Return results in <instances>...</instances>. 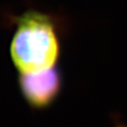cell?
<instances>
[{"mask_svg": "<svg viewBox=\"0 0 127 127\" xmlns=\"http://www.w3.org/2000/svg\"><path fill=\"white\" fill-rule=\"evenodd\" d=\"M10 52L20 72H36L54 67L59 56V43L50 19L38 12L22 16Z\"/></svg>", "mask_w": 127, "mask_h": 127, "instance_id": "6da1fadb", "label": "cell"}, {"mask_svg": "<svg viewBox=\"0 0 127 127\" xmlns=\"http://www.w3.org/2000/svg\"><path fill=\"white\" fill-rule=\"evenodd\" d=\"M60 72L54 66L36 72H21L19 79L20 90L29 105L42 109L50 106L61 89Z\"/></svg>", "mask_w": 127, "mask_h": 127, "instance_id": "7a4b0ae2", "label": "cell"}, {"mask_svg": "<svg viewBox=\"0 0 127 127\" xmlns=\"http://www.w3.org/2000/svg\"><path fill=\"white\" fill-rule=\"evenodd\" d=\"M116 127H126V126H125V125H117V126H116Z\"/></svg>", "mask_w": 127, "mask_h": 127, "instance_id": "3957f363", "label": "cell"}]
</instances>
